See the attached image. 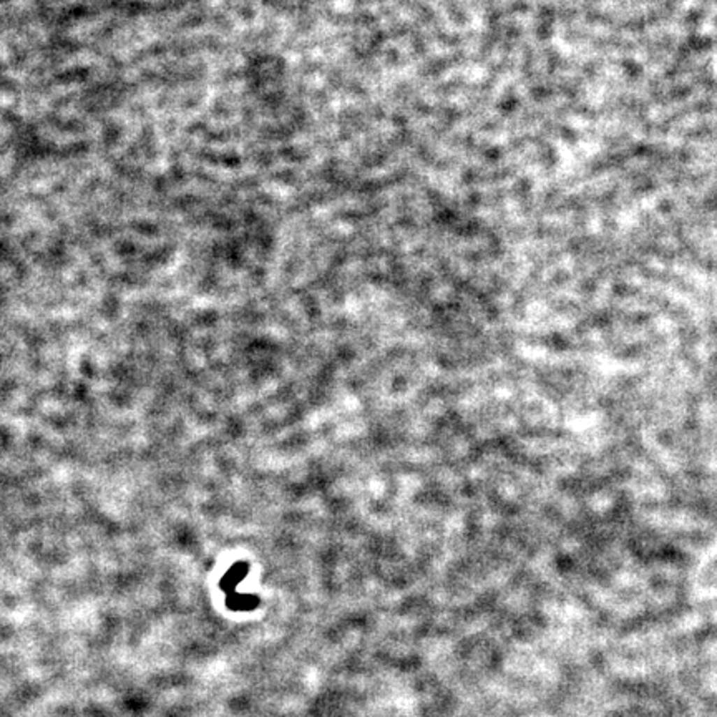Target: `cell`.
I'll use <instances>...</instances> for the list:
<instances>
[{"label": "cell", "instance_id": "obj_1", "mask_svg": "<svg viewBox=\"0 0 717 717\" xmlns=\"http://www.w3.org/2000/svg\"><path fill=\"white\" fill-rule=\"evenodd\" d=\"M226 604H228V608H231L234 611H249L254 609L256 606L259 604V600L258 596L229 593V596L226 598Z\"/></svg>", "mask_w": 717, "mask_h": 717}, {"label": "cell", "instance_id": "obj_2", "mask_svg": "<svg viewBox=\"0 0 717 717\" xmlns=\"http://www.w3.org/2000/svg\"><path fill=\"white\" fill-rule=\"evenodd\" d=\"M245 577H246V566L245 565H236L223 578V581H221V588H223L224 591L233 593L234 588H236V584L241 581V579L245 578Z\"/></svg>", "mask_w": 717, "mask_h": 717}]
</instances>
